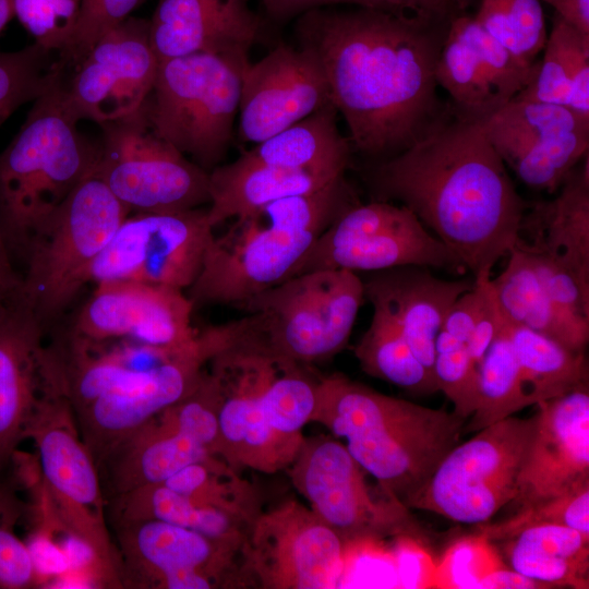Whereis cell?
<instances>
[{
    "mask_svg": "<svg viewBox=\"0 0 589 589\" xmlns=\"http://www.w3.org/2000/svg\"><path fill=\"white\" fill-rule=\"evenodd\" d=\"M438 23L359 8L298 16L299 46L314 52L351 147L382 160L420 140L445 111L435 65Z\"/></svg>",
    "mask_w": 589,
    "mask_h": 589,
    "instance_id": "1",
    "label": "cell"
},
{
    "mask_svg": "<svg viewBox=\"0 0 589 589\" xmlns=\"http://www.w3.org/2000/svg\"><path fill=\"white\" fill-rule=\"evenodd\" d=\"M377 161L366 171L374 200L409 208L474 278L515 247L528 202L481 121L445 109L420 140Z\"/></svg>",
    "mask_w": 589,
    "mask_h": 589,
    "instance_id": "2",
    "label": "cell"
},
{
    "mask_svg": "<svg viewBox=\"0 0 589 589\" xmlns=\"http://www.w3.org/2000/svg\"><path fill=\"white\" fill-rule=\"evenodd\" d=\"M467 421L333 374L320 380L310 422L342 438L383 493L405 505L459 443Z\"/></svg>",
    "mask_w": 589,
    "mask_h": 589,
    "instance_id": "3",
    "label": "cell"
},
{
    "mask_svg": "<svg viewBox=\"0 0 589 589\" xmlns=\"http://www.w3.org/2000/svg\"><path fill=\"white\" fill-rule=\"evenodd\" d=\"M336 192L317 190L274 201L213 237L200 274L188 288L193 305L236 308L284 281L315 240L337 219Z\"/></svg>",
    "mask_w": 589,
    "mask_h": 589,
    "instance_id": "4",
    "label": "cell"
},
{
    "mask_svg": "<svg viewBox=\"0 0 589 589\" xmlns=\"http://www.w3.org/2000/svg\"><path fill=\"white\" fill-rule=\"evenodd\" d=\"M63 77L32 103L0 152V235L12 260L23 262L36 230L97 164L99 143L79 131Z\"/></svg>",
    "mask_w": 589,
    "mask_h": 589,
    "instance_id": "5",
    "label": "cell"
},
{
    "mask_svg": "<svg viewBox=\"0 0 589 589\" xmlns=\"http://www.w3.org/2000/svg\"><path fill=\"white\" fill-rule=\"evenodd\" d=\"M249 51L199 52L161 60L142 105L153 131L206 171L233 137Z\"/></svg>",
    "mask_w": 589,
    "mask_h": 589,
    "instance_id": "6",
    "label": "cell"
},
{
    "mask_svg": "<svg viewBox=\"0 0 589 589\" xmlns=\"http://www.w3.org/2000/svg\"><path fill=\"white\" fill-rule=\"evenodd\" d=\"M208 364L217 393V456L237 470H286L304 441V425L265 356L239 339Z\"/></svg>",
    "mask_w": 589,
    "mask_h": 589,
    "instance_id": "7",
    "label": "cell"
},
{
    "mask_svg": "<svg viewBox=\"0 0 589 589\" xmlns=\"http://www.w3.org/2000/svg\"><path fill=\"white\" fill-rule=\"evenodd\" d=\"M363 299L356 273L318 269L287 278L236 308L245 313L242 339L308 365L346 347Z\"/></svg>",
    "mask_w": 589,
    "mask_h": 589,
    "instance_id": "8",
    "label": "cell"
},
{
    "mask_svg": "<svg viewBox=\"0 0 589 589\" xmlns=\"http://www.w3.org/2000/svg\"><path fill=\"white\" fill-rule=\"evenodd\" d=\"M129 215L94 169L36 230L20 293L45 329L87 284L91 265Z\"/></svg>",
    "mask_w": 589,
    "mask_h": 589,
    "instance_id": "9",
    "label": "cell"
},
{
    "mask_svg": "<svg viewBox=\"0 0 589 589\" xmlns=\"http://www.w3.org/2000/svg\"><path fill=\"white\" fill-rule=\"evenodd\" d=\"M27 438L35 443L44 496L57 522L91 549L100 587L122 588L120 560L107 526L100 474L62 393L52 390L45 395Z\"/></svg>",
    "mask_w": 589,
    "mask_h": 589,
    "instance_id": "10",
    "label": "cell"
},
{
    "mask_svg": "<svg viewBox=\"0 0 589 589\" xmlns=\"http://www.w3.org/2000/svg\"><path fill=\"white\" fill-rule=\"evenodd\" d=\"M534 416L507 417L457 444L405 504L460 524L482 525L516 496Z\"/></svg>",
    "mask_w": 589,
    "mask_h": 589,
    "instance_id": "11",
    "label": "cell"
},
{
    "mask_svg": "<svg viewBox=\"0 0 589 589\" xmlns=\"http://www.w3.org/2000/svg\"><path fill=\"white\" fill-rule=\"evenodd\" d=\"M95 167L130 213L179 212L209 203V175L151 128L142 107L100 124Z\"/></svg>",
    "mask_w": 589,
    "mask_h": 589,
    "instance_id": "12",
    "label": "cell"
},
{
    "mask_svg": "<svg viewBox=\"0 0 589 589\" xmlns=\"http://www.w3.org/2000/svg\"><path fill=\"white\" fill-rule=\"evenodd\" d=\"M313 513L345 543L424 536L404 504L375 497L365 471L344 443L329 437L304 438L285 470Z\"/></svg>",
    "mask_w": 589,
    "mask_h": 589,
    "instance_id": "13",
    "label": "cell"
},
{
    "mask_svg": "<svg viewBox=\"0 0 589 589\" xmlns=\"http://www.w3.org/2000/svg\"><path fill=\"white\" fill-rule=\"evenodd\" d=\"M404 265L466 272L458 257L409 208L373 200L339 216L315 240L292 276L318 269L356 273Z\"/></svg>",
    "mask_w": 589,
    "mask_h": 589,
    "instance_id": "14",
    "label": "cell"
},
{
    "mask_svg": "<svg viewBox=\"0 0 589 589\" xmlns=\"http://www.w3.org/2000/svg\"><path fill=\"white\" fill-rule=\"evenodd\" d=\"M240 334V320L199 330L194 340L173 358L73 413L80 436L97 468L119 443L185 397L211 359L235 344Z\"/></svg>",
    "mask_w": 589,
    "mask_h": 589,
    "instance_id": "15",
    "label": "cell"
},
{
    "mask_svg": "<svg viewBox=\"0 0 589 589\" xmlns=\"http://www.w3.org/2000/svg\"><path fill=\"white\" fill-rule=\"evenodd\" d=\"M122 588L211 589L241 585L244 542L160 520L112 526Z\"/></svg>",
    "mask_w": 589,
    "mask_h": 589,
    "instance_id": "16",
    "label": "cell"
},
{
    "mask_svg": "<svg viewBox=\"0 0 589 589\" xmlns=\"http://www.w3.org/2000/svg\"><path fill=\"white\" fill-rule=\"evenodd\" d=\"M216 396L207 381L160 411L119 443L103 460L109 498L161 483L184 467L217 457Z\"/></svg>",
    "mask_w": 589,
    "mask_h": 589,
    "instance_id": "17",
    "label": "cell"
},
{
    "mask_svg": "<svg viewBox=\"0 0 589 589\" xmlns=\"http://www.w3.org/2000/svg\"><path fill=\"white\" fill-rule=\"evenodd\" d=\"M207 207L128 216L91 265L88 283L133 280L183 290L214 237Z\"/></svg>",
    "mask_w": 589,
    "mask_h": 589,
    "instance_id": "18",
    "label": "cell"
},
{
    "mask_svg": "<svg viewBox=\"0 0 589 589\" xmlns=\"http://www.w3.org/2000/svg\"><path fill=\"white\" fill-rule=\"evenodd\" d=\"M345 543L310 507L286 501L262 512L242 549L248 580L265 589L339 587Z\"/></svg>",
    "mask_w": 589,
    "mask_h": 589,
    "instance_id": "19",
    "label": "cell"
},
{
    "mask_svg": "<svg viewBox=\"0 0 589 589\" xmlns=\"http://www.w3.org/2000/svg\"><path fill=\"white\" fill-rule=\"evenodd\" d=\"M149 21L129 16L101 35L62 81L64 103L80 122L104 124L142 107L158 69Z\"/></svg>",
    "mask_w": 589,
    "mask_h": 589,
    "instance_id": "20",
    "label": "cell"
},
{
    "mask_svg": "<svg viewBox=\"0 0 589 589\" xmlns=\"http://www.w3.org/2000/svg\"><path fill=\"white\" fill-rule=\"evenodd\" d=\"M481 122L505 166L532 189L556 192L588 155L589 121L565 106L513 99Z\"/></svg>",
    "mask_w": 589,
    "mask_h": 589,
    "instance_id": "21",
    "label": "cell"
},
{
    "mask_svg": "<svg viewBox=\"0 0 589 589\" xmlns=\"http://www.w3.org/2000/svg\"><path fill=\"white\" fill-rule=\"evenodd\" d=\"M193 303L181 289L133 281L97 283L65 332L89 339H130L163 347L192 341Z\"/></svg>",
    "mask_w": 589,
    "mask_h": 589,
    "instance_id": "22",
    "label": "cell"
},
{
    "mask_svg": "<svg viewBox=\"0 0 589 589\" xmlns=\"http://www.w3.org/2000/svg\"><path fill=\"white\" fill-rule=\"evenodd\" d=\"M44 332L20 290L0 299V477L44 396L60 389Z\"/></svg>",
    "mask_w": 589,
    "mask_h": 589,
    "instance_id": "23",
    "label": "cell"
},
{
    "mask_svg": "<svg viewBox=\"0 0 589 589\" xmlns=\"http://www.w3.org/2000/svg\"><path fill=\"white\" fill-rule=\"evenodd\" d=\"M527 68L476 20L450 21L437 56L435 79L456 111L482 121L512 101L530 82Z\"/></svg>",
    "mask_w": 589,
    "mask_h": 589,
    "instance_id": "24",
    "label": "cell"
},
{
    "mask_svg": "<svg viewBox=\"0 0 589 589\" xmlns=\"http://www.w3.org/2000/svg\"><path fill=\"white\" fill-rule=\"evenodd\" d=\"M330 103L314 52L280 44L257 62H250L244 72L238 137L257 144Z\"/></svg>",
    "mask_w": 589,
    "mask_h": 589,
    "instance_id": "25",
    "label": "cell"
},
{
    "mask_svg": "<svg viewBox=\"0 0 589 589\" xmlns=\"http://www.w3.org/2000/svg\"><path fill=\"white\" fill-rule=\"evenodd\" d=\"M534 428L512 503L518 509L560 496L589 481V388L537 404Z\"/></svg>",
    "mask_w": 589,
    "mask_h": 589,
    "instance_id": "26",
    "label": "cell"
},
{
    "mask_svg": "<svg viewBox=\"0 0 589 589\" xmlns=\"http://www.w3.org/2000/svg\"><path fill=\"white\" fill-rule=\"evenodd\" d=\"M149 40L158 61L250 49L262 41L263 20L248 0H158Z\"/></svg>",
    "mask_w": 589,
    "mask_h": 589,
    "instance_id": "27",
    "label": "cell"
},
{
    "mask_svg": "<svg viewBox=\"0 0 589 589\" xmlns=\"http://www.w3.org/2000/svg\"><path fill=\"white\" fill-rule=\"evenodd\" d=\"M425 266L404 265L373 272L363 281L364 298L400 332L433 374L434 341L454 302L473 280H445Z\"/></svg>",
    "mask_w": 589,
    "mask_h": 589,
    "instance_id": "28",
    "label": "cell"
},
{
    "mask_svg": "<svg viewBox=\"0 0 589 589\" xmlns=\"http://www.w3.org/2000/svg\"><path fill=\"white\" fill-rule=\"evenodd\" d=\"M188 344L163 347L130 339L96 340L64 330L48 347L62 393L75 413L98 397L130 385Z\"/></svg>",
    "mask_w": 589,
    "mask_h": 589,
    "instance_id": "29",
    "label": "cell"
},
{
    "mask_svg": "<svg viewBox=\"0 0 589 589\" xmlns=\"http://www.w3.org/2000/svg\"><path fill=\"white\" fill-rule=\"evenodd\" d=\"M558 190L551 200L528 203L515 247L558 262L589 292L588 156Z\"/></svg>",
    "mask_w": 589,
    "mask_h": 589,
    "instance_id": "30",
    "label": "cell"
},
{
    "mask_svg": "<svg viewBox=\"0 0 589 589\" xmlns=\"http://www.w3.org/2000/svg\"><path fill=\"white\" fill-rule=\"evenodd\" d=\"M207 218L214 228L274 201L308 193L346 175L337 169H288L251 161L240 155L208 172Z\"/></svg>",
    "mask_w": 589,
    "mask_h": 589,
    "instance_id": "31",
    "label": "cell"
},
{
    "mask_svg": "<svg viewBox=\"0 0 589 589\" xmlns=\"http://www.w3.org/2000/svg\"><path fill=\"white\" fill-rule=\"evenodd\" d=\"M491 281L506 321L540 333L567 349L585 351L589 321L567 312L548 296L524 251L514 247L505 268Z\"/></svg>",
    "mask_w": 589,
    "mask_h": 589,
    "instance_id": "32",
    "label": "cell"
},
{
    "mask_svg": "<svg viewBox=\"0 0 589 589\" xmlns=\"http://www.w3.org/2000/svg\"><path fill=\"white\" fill-rule=\"evenodd\" d=\"M509 567L554 587H589V537L557 525L526 528L502 540Z\"/></svg>",
    "mask_w": 589,
    "mask_h": 589,
    "instance_id": "33",
    "label": "cell"
},
{
    "mask_svg": "<svg viewBox=\"0 0 589 589\" xmlns=\"http://www.w3.org/2000/svg\"><path fill=\"white\" fill-rule=\"evenodd\" d=\"M111 525L160 520L211 538L244 542L252 524L224 509L200 504L163 483L143 485L107 501Z\"/></svg>",
    "mask_w": 589,
    "mask_h": 589,
    "instance_id": "34",
    "label": "cell"
},
{
    "mask_svg": "<svg viewBox=\"0 0 589 589\" xmlns=\"http://www.w3.org/2000/svg\"><path fill=\"white\" fill-rule=\"evenodd\" d=\"M543 57L514 98L565 106L589 121V36L555 15Z\"/></svg>",
    "mask_w": 589,
    "mask_h": 589,
    "instance_id": "35",
    "label": "cell"
},
{
    "mask_svg": "<svg viewBox=\"0 0 589 589\" xmlns=\"http://www.w3.org/2000/svg\"><path fill=\"white\" fill-rule=\"evenodd\" d=\"M337 113L330 103L241 155L280 168L347 171L351 144L338 130Z\"/></svg>",
    "mask_w": 589,
    "mask_h": 589,
    "instance_id": "36",
    "label": "cell"
},
{
    "mask_svg": "<svg viewBox=\"0 0 589 589\" xmlns=\"http://www.w3.org/2000/svg\"><path fill=\"white\" fill-rule=\"evenodd\" d=\"M505 318V317H504ZM527 405H537L588 385L585 351L567 349L528 327L506 321Z\"/></svg>",
    "mask_w": 589,
    "mask_h": 589,
    "instance_id": "37",
    "label": "cell"
},
{
    "mask_svg": "<svg viewBox=\"0 0 589 589\" xmlns=\"http://www.w3.org/2000/svg\"><path fill=\"white\" fill-rule=\"evenodd\" d=\"M353 352L370 376L417 395L438 392L433 374L417 358L398 328L376 311Z\"/></svg>",
    "mask_w": 589,
    "mask_h": 589,
    "instance_id": "38",
    "label": "cell"
},
{
    "mask_svg": "<svg viewBox=\"0 0 589 589\" xmlns=\"http://www.w3.org/2000/svg\"><path fill=\"white\" fill-rule=\"evenodd\" d=\"M477 408L465 424L464 434L478 432L528 407L518 364L504 325L477 365Z\"/></svg>",
    "mask_w": 589,
    "mask_h": 589,
    "instance_id": "39",
    "label": "cell"
},
{
    "mask_svg": "<svg viewBox=\"0 0 589 589\" xmlns=\"http://www.w3.org/2000/svg\"><path fill=\"white\" fill-rule=\"evenodd\" d=\"M65 69L58 52L36 43L0 52V125L21 106L49 91Z\"/></svg>",
    "mask_w": 589,
    "mask_h": 589,
    "instance_id": "40",
    "label": "cell"
},
{
    "mask_svg": "<svg viewBox=\"0 0 589 589\" xmlns=\"http://www.w3.org/2000/svg\"><path fill=\"white\" fill-rule=\"evenodd\" d=\"M473 17L520 63L536 67L548 37L541 0H481Z\"/></svg>",
    "mask_w": 589,
    "mask_h": 589,
    "instance_id": "41",
    "label": "cell"
},
{
    "mask_svg": "<svg viewBox=\"0 0 589 589\" xmlns=\"http://www.w3.org/2000/svg\"><path fill=\"white\" fill-rule=\"evenodd\" d=\"M540 525L564 526L589 537V481L560 496L518 509L503 521L478 525V530L495 542Z\"/></svg>",
    "mask_w": 589,
    "mask_h": 589,
    "instance_id": "42",
    "label": "cell"
},
{
    "mask_svg": "<svg viewBox=\"0 0 589 589\" xmlns=\"http://www.w3.org/2000/svg\"><path fill=\"white\" fill-rule=\"evenodd\" d=\"M493 542L482 533L453 542L436 562L433 588H477L488 574L504 567Z\"/></svg>",
    "mask_w": 589,
    "mask_h": 589,
    "instance_id": "43",
    "label": "cell"
},
{
    "mask_svg": "<svg viewBox=\"0 0 589 589\" xmlns=\"http://www.w3.org/2000/svg\"><path fill=\"white\" fill-rule=\"evenodd\" d=\"M25 504L14 488L0 477V588L24 589L38 585L34 563L16 527Z\"/></svg>",
    "mask_w": 589,
    "mask_h": 589,
    "instance_id": "44",
    "label": "cell"
},
{
    "mask_svg": "<svg viewBox=\"0 0 589 589\" xmlns=\"http://www.w3.org/2000/svg\"><path fill=\"white\" fill-rule=\"evenodd\" d=\"M82 0H14V16L34 43L63 52L70 45Z\"/></svg>",
    "mask_w": 589,
    "mask_h": 589,
    "instance_id": "45",
    "label": "cell"
},
{
    "mask_svg": "<svg viewBox=\"0 0 589 589\" xmlns=\"http://www.w3.org/2000/svg\"><path fill=\"white\" fill-rule=\"evenodd\" d=\"M432 372L437 389L454 405L453 412L468 420L477 408L478 374L466 344L435 351Z\"/></svg>",
    "mask_w": 589,
    "mask_h": 589,
    "instance_id": "46",
    "label": "cell"
},
{
    "mask_svg": "<svg viewBox=\"0 0 589 589\" xmlns=\"http://www.w3.org/2000/svg\"><path fill=\"white\" fill-rule=\"evenodd\" d=\"M146 0H82L79 21L69 47L59 57L68 65L77 63L106 32L131 16Z\"/></svg>",
    "mask_w": 589,
    "mask_h": 589,
    "instance_id": "47",
    "label": "cell"
},
{
    "mask_svg": "<svg viewBox=\"0 0 589 589\" xmlns=\"http://www.w3.org/2000/svg\"><path fill=\"white\" fill-rule=\"evenodd\" d=\"M520 250L527 254L548 296L567 312L589 321V292L573 273L546 255Z\"/></svg>",
    "mask_w": 589,
    "mask_h": 589,
    "instance_id": "48",
    "label": "cell"
},
{
    "mask_svg": "<svg viewBox=\"0 0 589 589\" xmlns=\"http://www.w3.org/2000/svg\"><path fill=\"white\" fill-rule=\"evenodd\" d=\"M395 539L392 552L399 588H433L436 563L422 546L421 540L410 536H397Z\"/></svg>",
    "mask_w": 589,
    "mask_h": 589,
    "instance_id": "49",
    "label": "cell"
},
{
    "mask_svg": "<svg viewBox=\"0 0 589 589\" xmlns=\"http://www.w3.org/2000/svg\"><path fill=\"white\" fill-rule=\"evenodd\" d=\"M492 289L491 276L473 278L472 287L454 302L441 329L466 344Z\"/></svg>",
    "mask_w": 589,
    "mask_h": 589,
    "instance_id": "50",
    "label": "cell"
},
{
    "mask_svg": "<svg viewBox=\"0 0 589 589\" xmlns=\"http://www.w3.org/2000/svg\"><path fill=\"white\" fill-rule=\"evenodd\" d=\"M347 3L440 23L456 10L452 0H330V4Z\"/></svg>",
    "mask_w": 589,
    "mask_h": 589,
    "instance_id": "51",
    "label": "cell"
},
{
    "mask_svg": "<svg viewBox=\"0 0 589 589\" xmlns=\"http://www.w3.org/2000/svg\"><path fill=\"white\" fill-rule=\"evenodd\" d=\"M503 325L504 316L501 312L492 286L484 308L466 342L467 349L477 365L483 358L489 346L501 332Z\"/></svg>",
    "mask_w": 589,
    "mask_h": 589,
    "instance_id": "52",
    "label": "cell"
},
{
    "mask_svg": "<svg viewBox=\"0 0 589 589\" xmlns=\"http://www.w3.org/2000/svg\"><path fill=\"white\" fill-rule=\"evenodd\" d=\"M477 588L480 589H546L552 586L529 578L510 567H502L480 580Z\"/></svg>",
    "mask_w": 589,
    "mask_h": 589,
    "instance_id": "53",
    "label": "cell"
},
{
    "mask_svg": "<svg viewBox=\"0 0 589 589\" xmlns=\"http://www.w3.org/2000/svg\"><path fill=\"white\" fill-rule=\"evenodd\" d=\"M550 4L560 19L589 36V0H541Z\"/></svg>",
    "mask_w": 589,
    "mask_h": 589,
    "instance_id": "54",
    "label": "cell"
},
{
    "mask_svg": "<svg viewBox=\"0 0 589 589\" xmlns=\"http://www.w3.org/2000/svg\"><path fill=\"white\" fill-rule=\"evenodd\" d=\"M266 13L275 21H287L304 12L329 5L330 0H261Z\"/></svg>",
    "mask_w": 589,
    "mask_h": 589,
    "instance_id": "55",
    "label": "cell"
},
{
    "mask_svg": "<svg viewBox=\"0 0 589 589\" xmlns=\"http://www.w3.org/2000/svg\"><path fill=\"white\" fill-rule=\"evenodd\" d=\"M22 275L15 269L13 260L0 235V299L19 292Z\"/></svg>",
    "mask_w": 589,
    "mask_h": 589,
    "instance_id": "56",
    "label": "cell"
},
{
    "mask_svg": "<svg viewBox=\"0 0 589 589\" xmlns=\"http://www.w3.org/2000/svg\"><path fill=\"white\" fill-rule=\"evenodd\" d=\"M14 16V0H0V33Z\"/></svg>",
    "mask_w": 589,
    "mask_h": 589,
    "instance_id": "57",
    "label": "cell"
},
{
    "mask_svg": "<svg viewBox=\"0 0 589 589\" xmlns=\"http://www.w3.org/2000/svg\"><path fill=\"white\" fill-rule=\"evenodd\" d=\"M452 1L457 10L465 9L470 2V0H452Z\"/></svg>",
    "mask_w": 589,
    "mask_h": 589,
    "instance_id": "58",
    "label": "cell"
}]
</instances>
